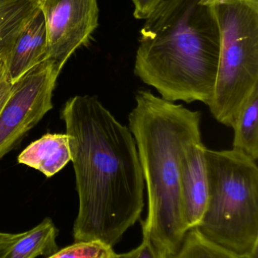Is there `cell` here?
I'll return each instance as SVG.
<instances>
[{
	"instance_id": "6da1fadb",
	"label": "cell",
	"mask_w": 258,
	"mask_h": 258,
	"mask_svg": "<svg viewBox=\"0 0 258 258\" xmlns=\"http://www.w3.org/2000/svg\"><path fill=\"white\" fill-rule=\"evenodd\" d=\"M62 119L79 199L74 241H97L114 248L140 218L145 206L136 141L96 97L70 98Z\"/></svg>"
},
{
	"instance_id": "7a4b0ae2",
	"label": "cell",
	"mask_w": 258,
	"mask_h": 258,
	"mask_svg": "<svg viewBox=\"0 0 258 258\" xmlns=\"http://www.w3.org/2000/svg\"><path fill=\"white\" fill-rule=\"evenodd\" d=\"M219 28L210 4L165 0L140 30L134 74L170 102L213 97L220 55Z\"/></svg>"
},
{
	"instance_id": "3957f363",
	"label": "cell",
	"mask_w": 258,
	"mask_h": 258,
	"mask_svg": "<svg viewBox=\"0 0 258 258\" xmlns=\"http://www.w3.org/2000/svg\"><path fill=\"white\" fill-rule=\"evenodd\" d=\"M135 101L128 128L146 188L148 212L142 234L171 256L189 231L180 189V155L188 144L201 138V114L145 89L136 92Z\"/></svg>"
},
{
	"instance_id": "277c9868",
	"label": "cell",
	"mask_w": 258,
	"mask_h": 258,
	"mask_svg": "<svg viewBox=\"0 0 258 258\" xmlns=\"http://www.w3.org/2000/svg\"><path fill=\"white\" fill-rule=\"evenodd\" d=\"M208 203L199 226L214 243L257 258L258 167L240 150L206 148Z\"/></svg>"
},
{
	"instance_id": "5b68a950",
	"label": "cell",
	"mask_w": 258,
	"mask_h": 258,
	"mask_svg": "<svg viewBox=\"0 0 258 258\" xmlns=\"http://www.w3.org/2000/svg\"><path fill=\"white\" fill-rule=\"evenodd\" d=\"M220 55L209 107L222 125L233 127L241 107L258 86V0H213Z\"/></svg>"
},
{
	"instance_id": "8992f818",
	"label": "cell",
	"mask_w": 258,
	"mask_h": 258,
	"mask_svg": "<svg viewBox=\"0 0 258 258\" xmlns=\"http://www.w3.org/2000/svg\"><path fill=\"white\" fill-rule=\"evenodd\" d=\"M62 70L46 59L12 85L0 113V159L53 109V92Z\"/></svg>"
},
{
	"instance_id": "52a82bcc",
	"label": "cell",
	"mask_w": 258,
	"mask_h": 258,
	"mask_svg": "<svg viewBox=\"0 0 258 258\" xmlns=\"http://www.w3.org/2000/svg\"><path fill=\"white\" fill-rule=\"evenodd\" d=\"M39 7L46 27V59L63 68L98 27V0H39Z\"/></svg>"
},
{
	"instance_id": "ba28073f",
	"label": "cell",
	"mask_w": 258,
	"mask_h": 258,
	"mask_svg": "<svg viewBox=\"0 0 258 258\" xmlns=\"http://www.w3.org/2000/svg\"><path fill=\"white\" fill-rule=\"evenodd\" d=\"M205 149L201 138H198L188 144L180 155V189L189 230L199 226L207 207Z\"/></svg>"
},
{
	"instance_id": "9c48e42d",
	"label": "cell",
	"mask_w": 258,
	"mask_h": 258,
	"mask_svg": "<svg viewBox=\"0 0 258 258\" xmlns=\"http://www.w3.org/2000/svg\"><path fill=\"white\" fill-rule=\"evenodd\" d=\"M47 33L39 7L23 27L6 57L12 84L46 59Z\"/></svg>"
},
{
	"instance_id": "30bf717a",
	"label": "cell",
	"mask_w": 258,
	"mask_h": 258,
	"mask_svg": "<svg viewBox=\"0 0 258 258\" xmlns=\"http://www.w3.org/2000/svg\"><path fill=\"white\" fill-rule=\"evenodd\" d=\"M71 161L69 137L65 134H45L29 144L18 156V162L51 177Z\"/></svg>"
},
{
	"instance_id": "8fae6325",
	"label": "cell",
	"mask_w": 258,
	"mask_h": 258,
	"mask_svg": "<svg viewBox=\"0 0 258 258\" xmlns=\"http://www.w3.org/2000/svg\"><path fill=\"white\" fill-rule=\"evenodd\" d=\"M57 229L50 218H45L29 231L14 234L0 243V258H35L50 256L58 251Z\"/></svg>"
},
{
	"instance_id": "7c38bea8",
	"label": "cell",
	"mask_w": 258,
	"mask_h": 258,
	"mask_svg": "<svg viewBox=\"0 0 258 258\" xmlns=\"http://www.w3.org/2000/svg\"><path fill=\"white\" fill-rule=\"evenodd\" d=\"M38 8L39 0H4L0 3V56L6 57Z\"/></svg>"
},
{
	"instance_id": "4fadbf2b",
	"label": "cell",
	"mask_w": 258,
	"mask_h": 258,
	"mask_svg": "<svg viewBox=\"0 0 258 258\" xmlns=\"http://www.w3.org/2000/svg\"><path fill=\"white\" fill-rule=\"evenodd\" d=\"M233 149L257 162L258 159V86L250 94L235 119Z\"/></svg>"
},
{
	"instance_id": "5bb4252c",
	"label": "cell",
	"mask_w": 258,
	"mask_h": 258,
	"mask_svg": "<svg viewBox=\"0 0 258 258\" xmlns=\"http://www.w3.org/2000/svg\"><path fill=\"white\" fill-rule=\"evenodd\" d=\"M170 258H248L238 255L204 237L197 228L189 230Z\"/></svg>"
},
{
	"instance_id": "9a60e30c",
	"label": "cell",
	"mask_w": 258,
	"mask_h": 258,
	"mask_svg": "<svg viewBox=\"0 0 258 258\" xmlns=\"http://www.w3.org/2000/svg\"><path fill=\"white\" fill-rule=\"evenodd\" d=\"M133 249L118 254L114 248L97 241L75 242L48 258H133Z\"/></svg>"
},
{
	"instance_id": "2e32d148",
	"label": "cell",
	"mask_w": 258,
	"mask_h": 258,
	"mask_svg": "<svg viewBox=\"0 0 258 258\" xmlns=\"http://www.w3.org/2000/svg\"><path fill=\"white\" fill-rule=\"evenodd\" d=\"M133 258H170L171 256L152 242L149 236L142 234V241L133 249Z\"/></svg>"
},
{
	"instance_id": "e0dca14e",
	"label": "cell",
	"mask_w": 258,
	"mask_h": 258,
	"mask_svg": "<svg viewBox=\"0 0 258 258\" xmlns=\"http://www.w3.org/2000/svg\"><path fill=\"white\" fill-rule=\"evenodd\" d=\"M12 85L8 73L6 60L3 56H0V113L10 96Z\"/></svg>"
},
{
	"instance_id": "ac0fdd59",
	"label": "cell",
	"mask_w": 258,
	"mask_h": 258,
	"mask_svg": "<svg viewBox=\"0 0 258 258\" xmlns=\"http://www.w3.org/2000/svg\"><path fill=\"white\" fill-rule=\"evenodd\" d=\"M134 6L133 16L137 20H146L165 0H131Z\"/></svg>"
},
{
	"instance_id": "d6986e66",
	"label": "cell",
	"mask_w": 258,
	"mask_h": 258,
	"mask_svg": "<svg viewBox=\"0 0 258 258\" xmlns=\"http://www.w3.org/2000/svg\"><path fill=\"white\" fill-rule=\"evenodd\" d=\"M14 234H6V233H0V243L9 240L13 236Z\"/></svg>"
},
{
	"instance_id": "ffe728a7",
	"label": "cell",
	"mask_w": 258,
	"mask_h": 258,
	"mask_svg": "<svg viewBox=\"0 0 258 258\" xmlns=\"http://www.w3.org/2000/svg\"><path fill=\"white\" fill-rule=\"evenodd\" d=\"M212 1H213V0H201V3H202L203 4H210Z\"/></svg>"
},
{
	"instance_id": "44dd1931",
	"label": "cell",
	"mask_w": 258,
	"mask_h": 258,
	"mask_svg": "<svg viewBox=\"0 0 258 258\" xmlns=\"http://www.w3.org/2000/svg\"><path fill=\"white\" fill-rule=\"evenodd\" d=\"M3 1H4V0H0V3H1L2 2H3Z\"/></svg>"
}]
</instances>
